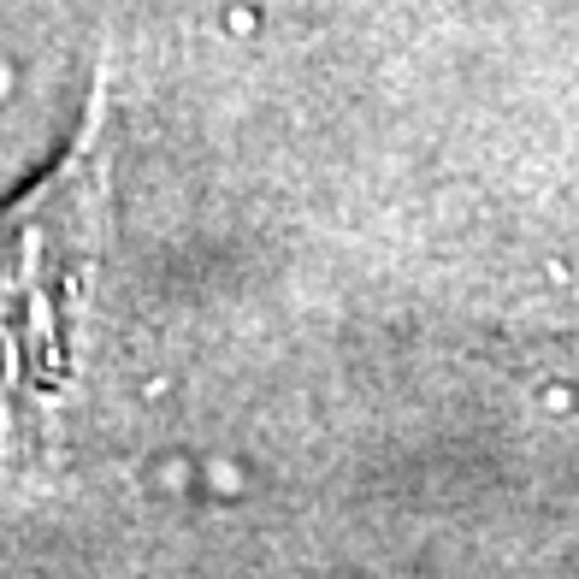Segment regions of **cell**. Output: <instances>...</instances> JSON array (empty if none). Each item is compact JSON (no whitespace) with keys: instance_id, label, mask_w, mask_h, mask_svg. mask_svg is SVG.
<instances>
[{"instance_id":"obj_1","label":"cell","mask_w":579,"mask_h":579,"mask_svg":"<svg viewBox=\"0 0 579 579\" xmlns=\"http://www.w3.org/2000/svg\"><path fill=\"white\" fill-rule=\"evenodd\" d=\"M95 254V154L89 142L12 213L0 249V414L6 438L71 378V319Z\"/></svg>"}]
</instances>
